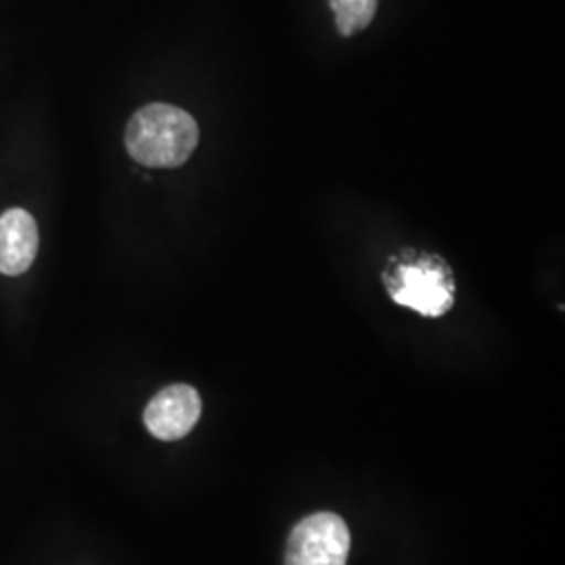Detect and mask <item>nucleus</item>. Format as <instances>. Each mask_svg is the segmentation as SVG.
<instances>
[{"mask_svg":"<svg viewBox=\"0 0 565 565\" xmlns=\"http://www.w3.org/2000/svg\"><path fill=\"white\" fill-rule=\"evenodd\" d=\"M200 142V126L181 107L153 103L139 109L126 128V149L147 168H179Z\"/></svg>","mask_w":565,"mask_h":565,"instance_id":"nucleus-1","label":"nucleus"},{"mask_svg":"<svg viewBox=\"0 0 565 565\" xmlns=\"http://www.w3.org/2000/svg\"><path fill=\"white\" fill-rule=\"evenodd\" d=\"M350 530L335 513H315L294 527L285 565H345Z\"/></svg>","mask_w":565,"mask_h":565,"instance_id":"nucleus-2","label":"nucleus"},{"mask_svg":"<svg viewBox=\"0 0 565 565\" xmlns=\"http://www.w3.org/2000/svg\"><path fill=\"white\" fill-rule=\"evenodd\" d=\"M392 300L424 317H443L455 303L450 273L440 260L401 266L392 282L387 281Z\"/></svg>","mask_w":565,"mask_h":565,"instance_id":"nucleus-3","label":"nucleus"},{"mask_svg":"<svg viewBox=\"0 0 565 565\" xmlns=\"http://www.w3.org/2000/svg\"><path fill=\"white\" fill-rule=\"evenodd\" d=\"M202 417V398L191 385H168L145 408L147 429L166 443L184 438Z\"/></svg>","mask_w":565,"mask_h":565,"instance_id":"nucleus-4","label":"nucleus"},{"mask_svg":"<svg viewBox=\"0 0 565 565\" xmlns=\"http://www.w3.org/2000/svg\"><path fill=\"white\" fill-rule=\"evenodd\" d=\"M39 254V226L30 212L11 207L0 216V273L23 275Z\"/></svg>","mask_w":565,"mask_h":565,"instance_id":"nucleus-5","label":"nucleus"},{"mask_svg":"<svg viewBox=\"0 0 565 565\" xmlns=\"http://www.w3.org/2000/svg\"><path fill=\"white\" fill-rule=\"evenodd\" d=\"M335 13V25L342 36L364 30L377 11V0H329Z\"/></svg>","mask_w":565,"mask_h":565,"instance_id":"nucleus-6","label":"nucleus"}]
</instances>
